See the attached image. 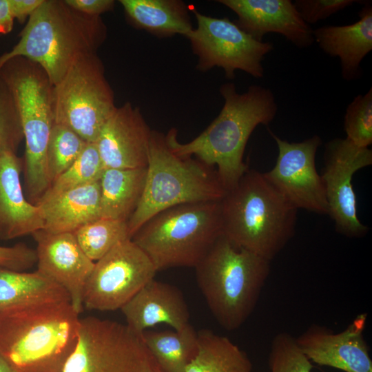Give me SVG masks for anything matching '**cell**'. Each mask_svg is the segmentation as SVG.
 <instances>
[{
  "instance_id": "836d02e7",
  "label": "cell",
  "mask_w": 372,
  "mask_h": 372,
  "mask_svg": "<svg viewBox=\"0 0 372 372\" xmlns=\"http://www.w3.org/2000/svg\"><path fill=\"white\" fill-rule=\"evenodd\" d=\"M358 2L359 1L355 0H296L293 3L302 19L310 25Z\"/></svg>"
},
{
  "instance_id": "30bf717a",
  "label": "cell",
  "mask_w": 372,
  "mask_h": 372,
  "mask_svg": "<svg viewBox=\"0 0 372 372\" xmlns=\"http://www.w3.org/2000/svg\"><path fill=\"white\" fill-rule=\"evenodd\" d=\"M139 335L126 324L94 316L81 318L76 347L63 372H156Z\"/></svg>"
},
{
  "instance_id": "e0dca14e",
  "label": "cell",
  "mask_w": 372,
  "mask_h": 372,
  "mask_svg": "<svg viewBox=\"0 0 372 372\" xmlns=\"http://www.w3.org/2000/svg\"><path fill=\"white\" fill-rule=\"evenodd\" d=\"M152 132L138 107H116L95 142L104 168L147 167Z\"/></svg>"
},
{
  "instance_id": "1f68e13d",
  "label": "cell",
  "mask_w": 372,
  "mask_h": 372,
  "mask_svg": "<svg viewBox=\"0 0 372 372\" xmlns=\"http://www.w3.org/2000/svg\"><path fill=\"white\" fill-rule=\"evenodd\" d=\"M268 364L270 372H311L313 363L288 333L276 335L271 344Z\"/></svg>"
},
{
  "instance_id": "ab89813d",
  "label": "cell",
  "mask_w": 372,
  "mask_h": 372,
  "mask_svg": "<svg viewBox=\"0 0 372 372\" xmlns=\"http://www.w3.org/2000/svg\"><path fill=\"white\" fill-rule=\"evenodd\" d=\"M156 372H162V371H161L156 367Z\"/></svg>"
},
{
  "instance_id": "8992f818",
  "label": "cell",
  "mask_w": 372,
  "mask_h": 372,
  "mask_svg": "<svg viewBox=\"0 0 372 372\" xmlns=\"http://www.w3.org/2000/svg\"><path fill=\"white\" fill-rule=\"evenodd\" d=\"M170 148L165 134L152 130L141 199L128 220L130 238L148 219L169 207L219 201L226 194L216 169Z\"/></svg>"
},
{
  "instance_id": "7c38bea8",
  "label": "cell",
  "mask_w": 372,
  "mask_h": 372,
  "mask_svg": "<svg viewBox=\"0 0 372 372\" xmlns=\"http://www.w3.org/2000/svg\"><path fill=\"white\" fill-rule=\"evenodd\" d=\"M157 272L132 239L114 246L94 262L83 291V308L115 311L126 304Z\"/></svg>"
},
{
  "instance_id": "9a60e30c",
  "label": "cell",
  "mask_w": 372,
  "mask_h": 372,
  "mask_svg": "<svg viewBox=\"0 0 372 372\" xmlns=\"http://www.w3.org/2000/svg\"><path fill=\"white\" fill-rule=\"evenodd\" d=\"M367 313L358 315L341 332L312 324L296 338L307 358L320 366L344 372H372V360L364 340Z\"/></svg>"
},
{
  "instance_id": "277c9868",
  "label": "cell",
  "mask_w": 372,
  "mask_h": 372,
  "mask_svg": "<svg viewBox=\"0 0 372 372\" xmlns=\"http://www.w3.org/2000/svg\"><path fill=\"white\" fill-rule=\"evenodd\" d=\"M79 313L70 300L0 316V350L17 372H63L78 340Z\"/></svg>"
},
{
  "instance_id": "f35d334b",
  "label": "cell",
  "mask_w": 372,
  "mask_h": 372,
  "mask_svg": "<svg viewBox=\"0 0 372 372\" xmlns=\"http://www.w3.org/2000/svg\"><path fill=\"white\" fill-rule=\"evenodd\" d=\"M0 372H17L6 359L0 350Z\"/></svg>"
},
{
  "instance_id": "ba28073f",
  "label": "cell",
  "mask_w": 372,
  "mask_h": 372,
  "mask_svg": "<svg viewBox=\"0 0 372 372\" xmlns=\"http://www.w3.org/2000/svg\"><path fill=\"white\" fill-rule=\"evenodd\" d=\"M0 75L12 92L20 115L25 142V184L28 200L37 205L51 185L46 154L54 124L53 86L39 64L23 56L6 61Z\"/></svg>"
},
{
  "instance_id": "d6a6232c",
  "label": "cell",
  "mask_w": 372,
  "mask_h": 372,
  "mask_svg": "<svg viewBox=\"0 0 372 372\" xmlns=\"http://www.w3.org/2000/svg\"><path fill=\"white\" fill-rule=\"evenodd\" d=\"M23 140L21 118L15 100L0 75V154H16Z\"/></svg>"
},
{
  "instance_id": "d6986e66",
  "label": "cell",
  "mask_w": 372,
  "mask_h": 372,
  "mask_svg": "<svg viewBox=\"0 0 372 372\" xmlns=\"http://www.w3.org/2000/svg\"><path fill=\"white\" fill-rule=\"evenodd\" d=\"M121 310L125 324L139 335L160 324H167L176 331L191 325L189 311L181 291L154 278L143 286Z\"/></svg>"
},
{
  "instance_id": "f546056e",
  "label": "cell",
  "mask_w": 372,
  "mask_h": 372,
  "mask_svg": "<svg viewBox=\"0 0 372 372\" xmlns=\"http://www.w3.org/2000/svg\"><path fill=\"white\" fill-rule=\"evenodd\" d=\"M87 143L69 127L54 123L46 154L51 183L77 159Z\"/></svg>"
},
{
  "instance_id": "5bb4252c",
  "label": "cell",
  "mask_w": 372,
  "mask_h": 372,
  "mask_svg": "<svg viewBox=\"0 0 372 372\" xmlns=\"http://www.w3.org/2000/svg\"><path fill=\"white\" fill-rule=\"evenodd\" d=\"M278 155L275 166L264 173L267 180L296 209L328 214L325 189L316 167V155L322 144L318 135L290 143L269 131Z\"/></svg>"
},
{
  "instance_id": "8d00e7d4",
  "label": "cell",
  "mask_w": 372,
  "mask_h": 372,
  "mask_svg": "<svg viewBox=\"0 0 372 372\" xmlns=\"http://www.w3.org/2000/svg\"><path fill=\"white\" fill-rule=\"evenodd\" d=\"M43 0H8L10 10L14 19L23 22L43 3Z\"/></svg>"
},
{
  "instance_id": "e575fe53",
  "label": "cell",
  "mask_w": 372,
  "mask_h": 372,
  "mask_svg": "<svg viewBox=\"0 0 372 372\" xmlns=\"http://www.w3.org/2000/svg\"><path fill=\"white\" fill-rule=\"evenodd\" d=\"M37 260L36 250L25 243L0 246V267L25 271L37 264Z\"/></svg>"
},
{
  "instance_id": "7402d4cb",
  "label": "cell",
  "mask_w": 372,
  "mask_h": 372,
  "mask_svg": "<svg viewBox=\"0 0 372 372\" xmlns=\"http://www.w3.org/2000/svg\"><path fill=\"white\" fill-rule=\"evenodd\" d=\"M37 205L42 210L44 231L74 233L101 218L99 180L70 189Z\"/></svg>"
},
{
  "instance_id": "5b68a950",
  "label": "cell",
  "mask_w": 372,
  "mask_h": 372,
  "mask_svg": "<svg viewBox=\"0 0 372 372\" xmlns=\"http://www.w3.org/2000/svg\"><path fill=\"white\" fill-rule=\"evenodd\" d=\"M211 313L227 331L240 327L254 311L270 273V261L222 234L195 266Z\"/></svg>"
},
{
  "instance_id": "9c48e42d",
  "label": "cell",
  "mask_w": 372,
  "mask_h": 372,
  "mask_svg": "<svg viewBox=\"0 0 372 372\" xmlns=\"http://www.w3.org/2000/svg\"><path fill=\"white\" fill-rule=\"evenodd\" d=\"M54 123L65 125L87 143H95L116 106L114 94L97 53L77 59L52 87Z\"/></svg>"
},
{
  "instance_id": "f1b7e54d",
  "label": "cell",
  "mask_w": 372,
  "mask_h": 372,
  "mask_svg": "<svg viewBox=\"0 0 372 372\" xmlns=\"http://www.w3.org/2000/svg\"><path fill=\"white\" fill-rule=\"evenodd\" d=\"M105 168L95 143H88L77 159L50 185L38 204L100 180Z\"/></svg>"
},
{
  "instance_id": "4dcf8cb0",
  "label": "cell",
  "mask_w": 372,
  "mask_h": 372,
  "mask_svg": "<svg viewBox=\"0 0 372 372\" xmlns=\"http://www.w3.org/2000/svg\"><path fill=\"white\" fill-rule=\"evenodd\" d=\"M347 138L360 147L372 143V88L357 95L348 105L344 117Z\"/></svg>"
},
{
  "instance_id": "3957f363",
  "label": "cell",
  "mask_w": 372,
  "mask_h": 372,
  "mask_svg": "<svg viewBox=\"0 0 372 372\" xmlns=\"http://www.w3.org/2000/svg\"><path fill=\"white\" fill-rule=\"evenodd\" d=\"M223 234L271 262L293 238L297 210L265 178L248 169L220 200Z\"/></svg>"
},
{
  "instance_id": "44dd1931",
  "label": "cell",
  "mask_w": 372,
  "mask_h": 372,
  "mask_svg": "<svg viewBox=\"0 0 372 372\" xmlns=\"http://www.w3.org/2000/svg\"><path fill=\"white\" fill-rule=\"evenodd\" d=\"M360 19L344 25H324L313 30L314 41L331 56L340 59L342 77L346 81L358 79L361 62L372 50V7L363 3Z\"/></svg>"
},
{
  "instance_id": "6da1fadb",
  "label": "cell",
  "mask_w": 372,
  "mask_h": 372,
  "mask_svg": "<svg viewBox=\"0 0 372 372\" xmlns=\"http://www.w3.org/2000/svg\"><path fill=\"white\" fill-rule=\"evenodd\" d=\"M223 106L215 119L198 136L186 143L177 139V130L166 136L173 152L180 156H195L211 167H216L218 178L226 192L233 188L249 169L243 161L248 140L259 125H268L276 116L278 104L271 90L251 85L242 94L235 84L220 87Z\"/></svg>"
},
{
  "instance_id": "52a82bcc",
  "label": "cell",
  "mask_w": 372,
  "mask_h": 372,
  "mask_svg": "<svg viewBox=\"0 0 372 372\" xmlns=\"http://www.w3.org/2000/svg\"><path fill=\"white\" fill-rule=\"evenodd\" d=\"M223 234L219 201L183 204L145 221L132 237L157 271L195 266Z\"/></svg>"
},
{
  "instance_id": "7a4b0ae2",
  "label": "cell",
  "mask_w": 372,
  "mask_h": 372,
  "mask_svg": "<svg viewBox=\"0 0 372 372\" xmlns=\"http://www.w3.org/2000/svg\"><path fill=\"white\" fill-rule=\"evenodd\" d=\"M107 34L101 16L81 12L65 0H43L29 17L18 43L0 56V69L8 60L23 56L39 64L53 86L77 59L97 53Z\"/></svg>"
},
{
  "instance_id": "ffe728a7",
  "label": "cell",
  "mask_w": 372,
  "mask_h": 372,
  "mask_svg": "<svg viewBox=\"0 0 372 372\" xmlns=\"http://www.w3.org/2000/svg\"><path fill=\"white\" fill-rule=\"evenodd\" d=\"M23 158L0 154V239L9 240L43 229L41 207L26 199L21 183Z\"/></svg>"
},
{
  "instance_id": "4fadbf2b",
  "label": "cell",
  "mask_w": 372,
  "mask_h": 372,
  "mask_svg": "<svg viewBox=\"0 0 372 372\" xmlns=\"http://www.w3.org/2000/svg\"><path fill=\"white\" fill-rule=\"evenodd\" d=\"M372 164V151L347 138L328 141L324 147L322 179L329 213L336 231L360 238L369 231L357 215V200L352 184L354 174Z\"/></svg>"
},
{
  "instance_id": "2e32d148",
  "label": "cell",
  "mask_w": 372,
  "mask_h": 372,
  "mask_svg": "<svg viewBox=\"0 0 372 372\" xmlns=\"http://www.w3.org/2000/svg\"><path fill=\"white\" fill-rule=\"evenodd\" d=\"M32 235L37 242V271L64 289L80 314L84 288L95 262L83 252L74 233L52 234L41 229Z\"/></svg>"
},
{
  "instance_id": "d4e9b609",
  "label": "cell",
  "mask_w": 372,
  "mask_h": 372,
  "mask_svg": "<svg viewBox=\"0 0 372 372\" xmlns=\"http://www.w3.org/2000/svg\"><path fill=\"white\" fill-rule=\"evenodd\" d=\"M147 167L105 169L99 180L101 217L128 222L143 193Z\"/></svg>"
},
{
  "instance_id": "603a6c76",
  "label": "cell",
  "mask_w": 372,
  "mask_h": 372,
  "mask_svg": "<svg viewBox=\"0 0 372 372\" xmlns=\"http://www.w3.org/2000/svg\"><path fill=\"white\" fill-rule=\"evenodd\" d=\"M63 300L70 301L65 289L37 271L30 273L0 267V316Z\"/></svg>"
},
{
  "instance_id": "8fae6325",
  "label": "cell",
  "mask_w": 372,
  "mask_h": 372,
  "mask_svg": "<svg viewBox=\"0 0 372 372\" xmlns=\"http://www.w3.org/2000/svg\"><path fill=\"white\" fill-rule=\"evenodd\" d=\"M194 14L197 25L186 38L198 58L197 70L220 68L229 80L236 70L257 79L264 76L262 61L273 48L271 42L254 39L227 17H211L197 10Z\"/></svg>"
},
{
  "instance_id": "74e56055",
  "label": "cell",
  "mask_w": 372,
  "mask_h": 372,
  "mask_svg": "<svg viewBox=\"0 0 372 372\" xmlns=\"http://www.w3.org/2000/svg\"><path fill=\"white\" fill-rule=\"evenodd\" d=\"M14 18L11 14L8 0H0V34H8L14 25Z\"/></svg>"
},
{
  "instance_id": "484cf974",
  "label": "cell",
  "mask_w": 372,
  "mask_h": 372,
  "mask_svg": "<svg viewBox=\"0 0 372 372\" xmlns=\"http://www.w3.org/2000/svg\"><path fill=\"white\" fill-rule=\"evenodd\" d=\"M197 335L196 353L185 372H253L247 353L227 337L208 329Z\"/></svg>"
},
{
  "instance_id": "4316f807",
  "label": "cell",
  "mask_w": 372,
  "mask_h": 372,
  "mask_svg": "<svg viewBox=\"0 0 372 372\" xmlns=\"http://www.w3.org/2000/svg\"><path fill=\"white\" fill-rule=\"evenodd\" d=\"M141 338L162 372H185L197 350V331L192 325L180 331H145Z\"/></svg>"
},
{
  "instance_id": "d590c367",
  "label": "cell",
  "mask_w": 372,
  "mask_h": 372,
  "mask_svg": "<svg viewBox=\"0 0 372 372\" xmlns=\"http://www.w3.org/2000/svg\"><path fill=\"white\" fill-rule=\"evenodd\" d=\"M72 8L93 16H101L114 9L115 1L113 0H65Z\"/></svg>"
},
{
  "instance_id": "83f0119b",
  "label": "cell",
  "mask_w": 372,
  "mask_h": 372,
  "mask_svg": "<svg viewBox=\"0 0 372 372\" xmlns=\"http://www.w3.org/2000/svg\"><path fill=\"white\" fill-rule=\"evenodd\" d=\"M127 223L101 217L83 225L74 234L85 255L96 262L118 243L131 239Z\"/></svg>"
},
{
  "instance_id": "ac0fdd59",
  "label": "cell",
  "mask_w": 372,
  "mask_h": 372,
  "mask_svg": "<svg viewBox=\"0 0 372 372\" xmlns=\"http://www.w3.org/2000/svg\"><path fill=\"white\" fill-rule=\"evenodd\" d=\"M237 15L234 21L254 39L262 41L269 32L278 33L298 48L314 42L313 29L300 17L290 0H218Z\"/></svg>"
},
{
  "instance_id": "cb8c5ba5",
  "label": "cell",
  "mask_w": 372,
  "mask_h": 372,
  "mask_svg": "<svg viewBox=\"0 0 372 372\" xmlns=\"http://www.w3.org/2000/svg\"><path fill=\"white\" fill-rule=\"evenodd\" d=\"M130 22L158 38L187 37L193 30L187 4L181 0H120Z\"/></svg>"
}]
</instances>
